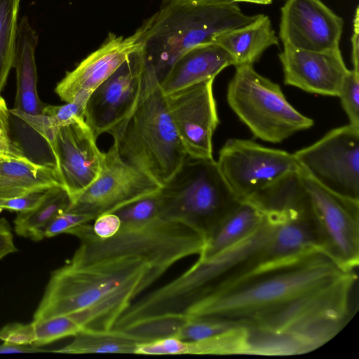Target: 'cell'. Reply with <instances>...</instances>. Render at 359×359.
I'll return each mask as SVG.
<instances>
[{
    "label": "cell",
    "mask_w": 359,
    "mask_h": 359,
    "mask_svg": "<svg viewBox=\"0 0 359 359\" xmlns=\"http://www.w3.org/2000/svg\"><path fill=\"white\" fill-rule=\"evenodd\" d=\"M356 270L341 267L320 248L266 262L196 302L183 319L269 335L295 355L307 353L353 316Z\"/></svg>",
    "instance_id": "cell-1"
},
{
    "label": "cell",
    "mask_w": 359,
    "mask_h": 359,
    "mask_svg": "<svg viewBox=\"0 0 359 359\" xmlns=\"http://www.w3.org/2000/svg\"><path fill=\"white\" fill-rule=\"evenodd\" d=\"M165 273L140 256L69 262L51 273L33 321L69 315L82 330H111L135 298Z\"/></svg>",
    "instance_id": "cell-2"
},
{
    "label": "cell",
    "mask_w": 359,
    "mask_h": 359,
    "mask_svg": "<svg viewBox=\"0 0 359 359\" xmlns=\"http://www.w3.org/2000/svg\"><path fill=\"white\" fill-rule=\"evenodd\" d=\"M262 15H245L238 3L229 0L162 2L159 11L139 27L140 48L160 82L189 49L213 43L216 36L249 25Z\"/></svg>",
    "instance_id": "cell-3"
},
{
    "label": "cell",
    "mask_w": 359,
    "mask_h": 359,
    "mask_svg": "<svg viewBox=\"0 0 359 359\" xmlns=\"http://www.w3.org/2000/svg\"><path fill=\"white\" fill-rule=\"evenodd\" d=\"M108 133L120 158L161 187L187 154L177 135L156 75L146 63L141 91L130 112Z\"/></svg>",
    "instance_id": "cell-4"
},
{
    "label": "cell",
    "mask_w": 359,
    "mask_h": 359,
    "mask_svg": "<svg viewBox=\"0 0 359 359\" xmlns=\"http://www.w3.org/2000/svg\"><path fill=\"white\" fill-rule=\"evenodd\" d=\"M261 225L236 244L197 261L158 289L163 304L184 314L196 302L266 262L276 261L271 240L281 219L278 209L266 210Z\"/></svg>",
    "instance_id": "cell-5"
},
{
    "label": "cell",
    "mask_w": 359,
    "mask_h": 359,
    "mask_svg": "<svg viewBox=\"0 0 359 359\" xmlns=\"http://www.w3.org/2000/svg\"><path fill=\"white\" fill-rule=\"evenodd\" d=\"M66 233L77 237L81 243L71 264L133 255L148 259L165 271L187 257L199 255L205 243V238L190 227L161 218L143 224H121L118 231L107 238L98 237L88 223Z\"/></svg>",
    "instance_id": "cell-6"
},
{
    "label": "cell",
    "mask_w": 359,
    "mask_h": 359,
    "mask_svg": "<svg viewBox=\"0 0 359 359\" xmlns=\"http://www.w3.org/2000/svg\"><path fill=\"white\" fill-rule=\"evenodd\" d=\"M160 218L183 224L205 240L241 203L212 158L186 157L158 191Z\"/></svg>",
    "instance_id": "cell-7"
},
{
    "label": "cell",
    "mask_w": 359,
    "mask_h": 359,
    "mask_svg": "<svg viewBox=\"0 0 359 359\" xmlns=\"http://www.w3.org/2000/svg\"><path fill=\"white\" fill-rule=\"evenodd\" d=\"M226 99L239 119L263 141L280 143L314 123L287 101L278 84L258 74L253 65L236 67Z\"/></svg>",
    "instance_id": "cell-8"
},
{
    "label": "cell",
    "mask_w": 359,
    "mask_h": 359,
    "mask_svg": "<svg viewBox=\"0 0 359 359\" xmlns=\"http://www.w3.org/2000/svg\"><path fill=\"white\" fill-rule=\"evenodd\" d=\"M217 163L241 201L253 199L286 175L300 170L293 154L238 138L225 142Z\"/></svg>",
    "instance_id": "cell-9"
},
{
    "label": "cell",
    "mask_w": 359,
    "mask_h": 359,
    "mask_svg": "<svg viewBox=\"0 0 359 359\" xmlns=\"http://www.w3.org/2000/svg\"><path fill=\"white\" fill-rule=\"evenodd\" d=\"M316 224L321 248L341 267L356 270L359 264V200L321 186L299 172Z\"/></svg>",
    "instance_id": "cell-10"
},
{
    "label": "cell",
    "mask_w": 359,
    "mask_h": 359,
    "mask_svg": "<svg viewBox=\"0 0 359 359\" xmlns=\"http://www.w3.org/2000/svg\"><path fill=\"white\" fill-rule=\"evenodd\" d=\"M300 169L326 189L359 200V128H334L294 154Z\"/></svg>",
    "instance_id": "cell-11"
},
{
    "label": "cell",
    "mask_w": 359,
    "mask_h": 359,
    "mask_svg": "<svg viewBox=\"0 0 359 359\" xmlns=\"http://www.w3.org/2000/svg\"><path fill=\"white\" fill-rule=\"evenodd\" d=\"M161 186L141 170L123 161L114 144L103 152L97 179L71 204L68 211L95 219L159 191Z\"/></svg>",
    "instance_id": "cell-12"
},
{
    "label": "cell",
    "mask_w": 359,
    "mask_h": 359,
    "mask_svg": "<svg viewBox=\"0 0 359 359\" xmlns=\"http://www.w3.org/2000/svg\"><path fill=\"white\" fill-rule=\"evenodd\" d=\"M214 79L165 94L170 115L189 156L212 158V136L219 120Z\"/></svg>",
    "instance_id": "cell-13"
},
{
    "label": "cell",
    "mask_w": 359,
    "mask_h": 359,
    "mask_svg": "<svg viewBox=\"0 0 359 359\" xmlns=\"http://www.w3.org/2000/svg\"><path fill=\"white\" fill-rule=\"evenodd\" d=\"M146 67L140 47L88 97L84 119L96 137L108 133L134 107Z\"/></svg>",
    "instance_id": "cell-14"
},
{
    "label": "cell",
    "mask_w": 359,
    "mask_h": 359,
    "mask_svg": "<svg viewBox=\"0 0 359 359\" xmlns=\"http://www.w3.org/2000/svg\"><path fill=\"white\" fill-rule=\"evenodd\" d=\"M96 139L85 119L78 118L60 128L47 142L72 202L101 170L103 152L97 147Z\"/></svg>",
    "instance_id": "cell-15"
},
{
    "label": "cell",
    "mask_w": 359,
    "mask_h": 359,
    "mask_svg": "<svg viewBox=\"0 0 359 359\" xmlns=\"http://www.w3.org/2000/svg\"><path fill=\"white\" fill-rule=\"evenodd\" d=\"M344 20L320 0H286L280 9L283 46L311 51L339 48Z\"/></svg>",
    "instance_id": "cell-16"
},
{
    "label": "cell",
    "mask_w": 359,
    "mask_h": 359,
    "mask_svg": "<svg viewBox=\"0 0 359 359\" xmlns=\"http://www.w3.org/2000/svg\"><path fill=\"white\" fill-rule=\"evenodd\" d=\"M284 83L307 93L338 96L348 70L339 48L311 51L283 46L278 55Z\"/></svg>",
    "instance_id": "cell-17"
},
{
    "label": "cell",
    "mask_w": 359,
    "mask_h": 359,
    "mask_svg": "<svg viewBox=\"0 0 359 359\" xmlns=\"http://www.w3.org/2000/svg\"><path fill=\"white\" fill-rule=\"evenodd\" d=\"M140 37L139 28L127 37L109 33L99 48L57 84L55 90L60 100L70 102L81 92L92 93L140 47Z\"/></svg>",
    "instance_id": "cell-18"
},
{
    "label": "cell",
    "mask_w": 359,
    "mask_h": 359,
    "mask_svg": "<svg viewBox=\"0 0 359 359\" xmlns=\"http://www.w3.org/2000/svg\"><path fill=\"white\" fill-rule=\"evenodd\" d=\"M234 60L222 47L214 43L196 46L182 54L159 82L168 94L201 81L214 79Z\"/></svg>",
    "instance_id": "cell-19"
},
{
    "label": "cell",
    "mask_w": 359,
    "mask_h": 359,
    "mask_svg": "<svg viewBox=\"0 0 359 359\" xmlns=\"http://www.w3.org/2000/svg\"><path fill=\"white\" fill-rule=\"evenodd\" d=\"M39 36L27 16L18 25L13 67L16 72L15 109L30 115L42 114L45 104L37 92L35 50Z\"/></svg>",
    "instance_id": "cell-20"
},
{
    "label": "cell",
    "mask_w": 359,
    "mask_h": 359,
    "mask_svg": "<svg viewBox=\"0 0 359 359\" xmlns=\"http://www.w3.org/2000/svg\"><path fill=\"white\" fill-rule=\"evenodd\" d=\"M55 186L63 184L54 163L39 164L25 156L0 155V198L43 192Z\"/></svg>",
    "instance_id": "cell-21"
},
{
    "label": "cell",
    "mask_w": 359,
    "mask_h": 359,
    "mask_svg": "<svg viewBox=\"0 0 359 359\" xmlns=\"http://www.w3.org/2000/svg\"><path fill=\"white\" fill-rule=\"evenodd\" d=\"M278 37L269 16H262L245 27L223 32L213 43L226 50L234 60V66L253 65L271 46H278Z\"/></svg>",
    "instance_id": "cell-22"
},
{
    "label": "cell",
    "mask_w": 359,
    "mask_h": 359,
    "mask_svg": "<svg viewBox=\"0 0 359 359\" xmlns=\"http://www.w3.org/2000/svg\"><path fill=\"white\" fill-rule=\"evenodd\" d=\"M266 214L254 201H242L206 240L198 257H209L243 240L261 225Z\"/></svg>",
    "instance_id": "cell-23"
},
{
    "label": "cell",
    "mask_w": 359,
    "mask_h": 359,
    "mask_svg": "<svg viewBox=\"0 0 359 359\" xmlns=\"http://www.w3.org/2000/svg\"><path fill=\"white\" fill-rule=\"evenodd\" d=\"M72 199L63 186H55L43 191L40 202L32 209L18 212L13 221L15 232L34 241L45 238L46 230L52 220L66 211Z\"/></svg>",
    "instance_id": "cell-24"
},
{
    "label": "cell",
    "mask_w": 359,
    "mask_h": 359,
    "mask_svg": "<svg viewBox=\"0 0 359 359\" xmlns=\"http://www.w3.org/2000/svg\"><path fill=\"white\" fill-rule=\"evenodd\" d=\"M144 339L125 331L83 330L62 348L51 351L60 353H134Z\"/></svg>",
    "instance_id": "cell-25"
},
{
    "label": "cell",
    "mask_w": 359,
    "mask_h": 359,
    "mask_svg": "<svg viewBox=\"0 0 359 359\" xmlns=\"http://www.w3.org/2000/svg\"><path fill=\"white\" fill-rule=\"evenodd\" d=\"M92 93L81 92L63 105H46L42 114L30 115L13 109L9 112L39 133L47 142L62 126L76 118H84L85 107Z\"/></svg>",
    "instance_id": "cell-26"
},
{
    "label": "cell",
    "mask_w": 359,
    "mask_h": 359,
    "mask_svg": "<svg viewBox=\"0 0 359 359\" xmlns=\"http://www.w3.org/2000/svg\"><path fill=\"white\" fill-rule=\"evenodd\" d=\"M21 0H0V95L13 68Z\"/></svg>",
    "instance_id": "cell-27"
},
{
    "label": "cell",
    "mask_w": 359,
    "mask_h": 359,
    "mask_svg": "<svg viewBox=\"0 0 359 359\" xmlns=\"http://www.w3.org/2000/svg\"><path fill=\"white\" fill-rule=\"evenodd\" d=\"M35 331L33 346L40 347L82 331L81 327L70 316H60L39 321H32Z\"/></svg>",
    "instance_id": "cell-28"
},
{
    "label": "cell",
    "mask_w": 359,
    "mask_h": 359,
    "mask_svg": "<svg viewBox=\"0 0 359 359\" xmlns=\"http://www.w3.org/2000/svg\"><path fill=\"white\" fill-rule=\"evenodd\" d=\"M114 212L118 216L121 224H143L160 218L158 191L130 203Z\"/></svg>",
    "instance_id": "cell-29"
},
{
    "label": "cell",
    "mask_w": 359,
    "mask_h": 359,
    "mask_svg": "<svg viewBox=\"0 0 359 359\" xmlns=\"http://www.w3.org/2000/svg\"><path fill=\"white\" fill-rule=\"evenodd\" d=\"M231 329L223 323L209 319H188L182 322L172 337L184 341H200Z\"/></svg>",
    "instance_id": "cell-30"
},
{
    "label": "cell",
    "mask_w": 359,
    "mask_h": 359,
    "mask_svg": "<svg viewBox=\"0 0 359 359\" xmlns=\"http://www.w3.org/2000/svg\"><path fill=\"white\" fill-rule=\"evenodd\" d=\"M337 97L340 98L349 124L359 128V72L348 70Z\"/></svg>",
    "instance_id": "cell-31"
},
{
    "label": "cell",
    "mask_w": 359,
    "mask_h": 359,
    "mask_svg": "<svg viewBox=\"0 0 359 359\" xmlns=\"http://www.w3.org/2000/svg\"><path fill=\"white\" fill-rule=\"evenodd\" d=\"M35 331L32 323L28 324L11 323L0 329V340L17 346L32 345L35 341Z\"/></svg>",
    "instance_id": "cell-32"
},
{
    "label": "cell",
    "mask_w": 359,
    "mask_h": 359,
    "mask_svg": "<svg viewBox=\"0 0 359 359\" xmlns=\"http://www.w3.org/2000/svg\"><path fill=\"white\" fill-rule=\"evenodd\" d=\"M94 219L95 217L90 215L64 211L58 214L49 224L45 232V238L65 233L69 229L76 226L88 223Z\"/></svg>",
    "instance_id": "cell-33"
},
{
    "label": "cell",
    "mask_w": 359,
    "mask_h": 359,
    "mask_svg": "<svg viewBox=\"0 0 359 359\" xmlns=\"http://www.w3.org/2000/svg\"><path fill=\"white\" fill-rule=\"evenodd\" d=\"M43 192H34L22 196L0 198V210H8L17 212L34 208L41 200Z\"/></svg>",
    "instance_id": "cell-34"
},
{
    "label": "cell",
    "mask_w": 359,
    "mask_h": 359,
    "mask_svg": "<svg viewBox=\"0 0 359 359\" xmlns=\"http://www.w3.org/2000/svg\"><path fill=\"white\" fill-rule=\"evenodd\" d=\"M92 225L94 233L101 238H107L115 235L121 226V221L114 212L97 216Z\"/></svg>",
    "instance_id": "cell-35"
},
{
    "label": "cell",
    "mask_w": 359,
    "mask_h": 359,
    "mask_svg": "<svg viewBox=\"0 0 359 359\" xmlns=\"http://www.w3.org/2000/svg\"><path fill=\"white\" fill-rule=\"evenodd\" d=\"M17 251L11 225L7 219L0 217V259Z\"/></svg>",
    "instance_id": "cell-36"
},
{
    "label": "cell",
    "mask_w": 359,
    "mask_h": 359,
    "mask_svg": "<svg viewBox=\"0 0 359 359\" xmlns=\"http://www.w3.org/2000/svg\"><path fill=\"white\" fill-rule=\"evenodd\" d=\"M352 45L351 60L353 70L359 72V15L357 7L353 20V32L351 39Z\"/></svg>",
    "instance_id": "cell-37"
},
{
    "label": "cell",
    "mask_w": 359,
    "mask_h": 359,
    "mask_svg": "<svg viewBox=\"0 0 359 359\" xmlns=\"http://www.w3.org/2000/svg\"><path fill=\"white\" fill-rule=\"evenodd\" d=\"M0 155L11 157L25 156L22 150L11 139L0 136Z\"/></svg>",
    "instance_id": "cell-38"
},
{
    "label": "cell",
    "mask_w": 359,
    "mask_h": 359,
    "mask_svg": "<svg viewBox=\"0 0 359 359\" xmlns=\"http://www.w3.org/2000/svg\"><path fill=\"white\" fill-rule=\"evenodd\" d=\"M9 110L4 99L0 95V136L11 139L9 136Z\"/></svg>",
    "instance_id": "cell-39"
},
{
    "label": "cell",
    "mask_w": 359,
    "mask_h": 359,
    "mask_svg": "<svg viewBox=\"0 0 359 359\" xmlns=\"http://www.w3.org/2000/svg\"><path fill=\"white\" fill-rule=\"evenodd\" d=\"M48 351L41 349L32 345L29 346H17L8 344L3 342L0 344V353H35V352H46Z\"/></svg>",
    "instance_id": "cell-40"
},
{
    "label": "cell",
    "mask_w": 359,
    "mask_h": 359,
    "mask_svg": "<svg viewBox=\"0 0 359 359\" xmlns=\"http://www.w3.org/2000/svg\"><path fill=\"white\" fill-rule=\"evenodd\" d=\"M238 3L239 1L250 2L262 5H269L272 3V0H229Z\"/></svg>",
    "instance_id": "cell-41"
},
{
    "label": "cell",
    "mask_w": 359,
    "mask_h": 359,
    "mask_svg": "<svg viewBox=\"0 0 359 359\" xmlns=\"http://www.w3.org/2000/svg\"><path fill=\"white\" fill-rule=\"evenodd\" d=\"M189 1V0H163V2L172 3V2H180V1Z\"/></svg>",
    "instance_id": "cell-42"
},
{
    "label": "cell",
    "mask_w": 359,
    "mask_h": 359,
    "mask_svg": "<svg viewBox=\"0 0 359 359\" xmlns=\"http://www.w3.org/2000/svg\"><path fill=\"white\" fill-rule=\"evenodd\" d=\"M279 1H284V0H279Z\"/></svg>",
    "instance_id": "cell-43"
}]
</instances>
